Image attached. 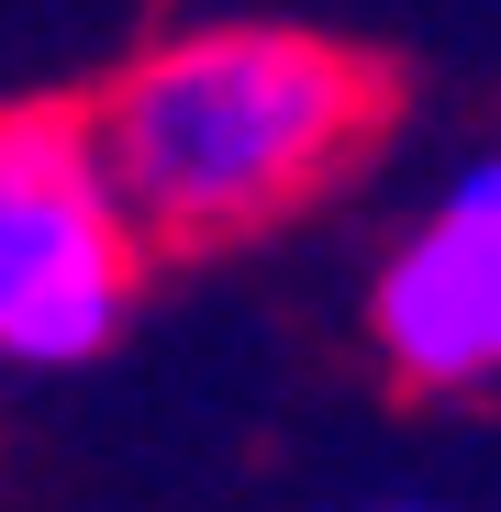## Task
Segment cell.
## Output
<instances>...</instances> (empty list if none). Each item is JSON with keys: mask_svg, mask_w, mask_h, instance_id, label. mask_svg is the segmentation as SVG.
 Masks as SVG:
<instances>
[{"mask_svg": "<svg viewBox=\"0 0 501 512\" xmlns=\"http://www.w3.org/2000/svg\"><path fill=\"white\" fill-rule=\"evenodd\" d=\"M368 334L401 390H490L501 379V156L457 167L446 201L379 256Z\"/></svg>", "mask_w": 501, "mask_h": 512, "instance_id": "3957f363", "label": "cell"}, {"mask_svg": "<svg viewBox=\"0 0 501 512\" xmlns=\"http://www.w3.org/2000/svg\"><path fill=\"white\" fill-rule=\"evenodd\" d=\"M145 245H234L301 212L390 123V67L301 23H201L90 101Z\"/></svg>", "mask_w": 501, "mask_h": 512, "instance_id": "6da1fadb", "label": "cell"}, {"mask_svg": "<svg viewBox=\"0 0 501 512\" xmlns=\"http://www.w3.org/2000/svg\"><path fill=\"white\" fill-rule=\"evenodd\" d=\"M0 368H12V357H0Z\"/></svg>", "mask_w": 501, "mask_h": 512, "instance_id": "277c9868", "label": "cell"}, {"mask_svg": "<svg viewBox=\"0 0 501 512\" xmlns=\"http://www.w3.org/2000/svg\"><path fill=\"white\" fill-rule=\"evenodd\" d=\"M145 223L112 190L101 123L67 101L0 112V357L12 368H90L134 323Z\"/></svg>", "mask_w": 501, "mask_h": 512, "instance_id": "7a4b0ae2", "label": "cell"}]
</instances>
